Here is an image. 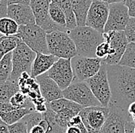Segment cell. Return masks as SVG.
Returning a JSON list of instances; mask_svg holds the SVG:
<instances>
[{
    "label": "cell",
    "mask_w": 135,
    "mask_h": 133,
    "mask_svg": "<svg viewBox=\"0 0 135 133\" xmlns=\"http://www.w3.org/2000/svg\"><path fill=\"white\" fill-rule=\"evenodd\" d=\"M1 36H2V34L0 33V37H1Z\"/></svg>",
    "instance_id": "46"
},
{
    "label": "cell",
    "mask_w": 135,
    "mask_h": 133,
    "mask_svg": "<svg viewBox=\"0 0 135 133\" xmlns=\"http://www.w3.org/2000/svg\"><path fill=\"white\" fill-rule=\"evenodd\" d=\"M131 17L124 2L109 4V14L104 27V32L124 31Z\"/></svg>",
    "instance_id": "13"
},
{
    "label": "cell",
    "mask_w": 135,
    "mask_h": 133,
    "mask_svg": "<svg viewBox=\"0 0 135 133\" xmlns=\"http://www.w3.org/2000/svg\"><path fill=\"white\" fill-rule=\"evenodd\" d=\"M132 119H134V122H135V115H134V116H132Z\"/></svg>",
    "instance_id": "43"
},
{
    "label": "cell",
    "mask_w": 135,
    "mask_h": 133,
    "mask_svg": "<svg viewBox=\"0 0 135 133\" xmlns=\"http://www.w3.org/2000/svg\"><path fill=\"white\" fill-rule=\"evenodd\" d=\"M15 36L36 53L50 54L47 44V32L36 23L19 25L18 31Z\"/></svg>",
    "instance_id": "3"
},
{
    "label": "cell",
    "mask_w": 135,
    "mask_h": 133,
    "mask_svg": "<svg viewBox=\"0 0 135 133\" xmlns=\"http://www.w3.org/2000/svg\"><path fill=\"white\" fill-rule=\"evenodd\" d=\"M49 122L43 118L38 124L34 125L28 131V133H46L49 129Z\"/></svg>",
    "instance_id": "33"
},
{
    "label": "cell",
    "mask_w": 135,
    "mask_h": 133,
    "mask_svg": "<svg viewBox=\"0 0 135 133\" xmlns=\"http://www.w3.org/2000/svg\"><path fill=\"white\" fill-rule=\"evenodd\" d=\"M119 65L126 66L135 69V43L129 42L122 58L120 59Z\"/></svg>",
    "instance_id": "27"
},
{
    "label": "cell",
    "mask_w": 135,
    "mask_h": 133,
    "mask_svg": "<svg viewBox=\"0 0 135 133\" xmlns=\"http://www.w3.org/2000/svg\"><path fill=\"white\" fill-rule=\"evenodd\" d=\"M124 32L127 36L128 42L135 43V18H131L128 24L127 25Z\"/></svg>",
    "instance_id": "31"
},
{
    "label": "cell",
    "mask_w": 135,
    "mask_h": 133,
    "mask_svg": "<svg viewBox=\"0 0 135 133\" xmlns=\"http://www.w3.org/2000/svg\"><path fill=\"white\" fill-rule=\"evenodd\" d=\"M49 53L59 58H70L78 55L75 42L66 32L54 31L47 33Z\"/></svg>",
    "instance_id": "4"
},
{
    "label": "cell",
    "mask_w": 135,
    "mask_h": 133,
    "mask_svg": "<svg viewBox=\"0 0 135 133\" xmlns=\"http://www.w3.org/2000/svg\"><path fill=\"white\" fill-rule=\"evenodd\" d=\"M124 3L128 8V13L131 18H135V0H125Z\"/></svg>",
    "instance_id": "35"
},
{
    "label": "cell",
    "mask_w": 135,
    "mask_h": 133,
    "mask_svg": "<svg viewBox=\"0 0 135 133\" xmlns=\"http://www.w3.org/2000/svg\"><path fill=\"white\" fill-rule=\"evenodd\" d=\"M48 107V106H47ZM43 118L49 122V129L46 133H65V129L59 126L55 121L56 112L48 107L47 110L42 113Z\"/></svg>",
    "instance_id": "28"
},
{
    "label": "cell",
    "mask_w": 135,
    "mask_h": 133,
    "mask_svg": "<svg viewBox=\"0 0 135 133\" xmlns=\"http://www.w3.org/2000/svg\"><path fill=\"white\" fill-rule=\"evenodd\" d=\"M109 113L99 133H125L127 122L131 119L127 110L109 103Z\"/></svg>",
    "instance_id": "9"
},
{
    "label": "cell",
    "mask_w": 135,
    "mask_h": 133,
    "mask_svg": "<svg viewBox=\"0 0 135 133\" xmlns=\"http://www.w3.org/2000/svg\"><path fill=\"white\" fill-rule=\"evenodd\" d=\"M111 100L110 103L127 110L135 102V69L119 64L108 65Z\"/></svg>",
    "instance_id": "1"
},
{
    "label": "cell",
    "mask_w": 135,
    "mask_h": 133,
    "mask_svg": "<svg viewBox=\"0 0 135 133\" xmlns=\"http://www.w3.org/2000/svg\"><path fill=\"white\" fill-rule=\"evenodd\" d=\"M36 54L24 42L22 41L18 42L17 47L12 51V71L10 78L18 80L19 76L23 72L31 74L32 63Z\"/></svg>",
    "instance_id": "5"
},
{
    "label": "cell",
    "mask_w": 135,
    "mask_h": 133,
    "mask_svg": "<svg viewBox=\"0 0 135 133\" xmlns=\"http://www.w3.org/2000/svg\"><path fill=\"white\" fill-rule=\"evenodd\" d=\"M62 93L63 97L75 102L84 108L101 106L85 81L73 80L66 89L62 90Z\"/></svg>",
    "instance_id": "7"
},
{
    "label": "cell",
    "mask_w": 135,
    "mask_h": 133,
    "mask_svg": "<svg viewBox=\"0 0 135 133\" xmlns=\"http://www.w3.org/2000/svg\"><path fill=\"white\" fill-rule=\"evenodd\" d=\"M15 109L17 108L13 106L10 102H1L0 103V114L8 112Z\"/></svg>",
    "instance_id": "34"
},
{
    "label": "cell",
    "mask_w": 135,
    "mask_h": 133,
    "mask_svg": "<svg viewBox=\"0 0 135 133\" xmlns=\"http://www.w3.org/2000/svg\"><path fill=\"white\" fill-rule=\"evenodd\" d=\"M135 122L134 119L131 118L126 123V128H125V133H134V126Z\"/></svg>",
    "instance_id": "37"
},
{
    "label": "cell",
    "mask_w": 135,
    "mask_h": 133,
    "mask_svg": "<svg viewBox=\"0 0 135 133\" xmlns=\"http://www.w3.org/2000/svg\"><path fill=\"white\" fill-rule=\"evenodd\" d=\"M7 16L16 21L18 25L35 24V18L30 6L9 4Z\"/></svg>",
    "instance_id": "17"
},
{
    "label": "cell",
    "mask_w": 135,
    "mask_h": 133,
    "mask_svg": "<svg viewBox=\"0 0 135 133\" xmlns=\"http://www.w3.org/2000/svg\"><path fill=\"white\" fill-rule=\"evenodd\" d=\"M42 119H43L42 113L37 112V111H33V112L25 115L21 120L25 122V124L27 126L28 132L34 125L38 124Z\"/></svg>",
    "instance_id": "29"
},
{
    "label": "cell",
    "mask_w": 135,
    "mask_h": 133,
    "mask_svg": "<svg viewBox=\"0 0 135 133\" xmlns=\"http://www.w3.org/2000/svg\"><path fill=\"white\" fill-rule=\"evenodd\" d=\"M78 26H85L88 10L93 0H70Z\"/></svg>",
    "instance_id": "19"
},
{
    "label": "cell",
    "mask_w": 135,
    "mask_h": 133,
    "mask_svg": "<svg viewBox=\"0 0 135 133\" xmlns=\"http://www.w3.org/2000/svg\"><path fill=\"white\" fill-rule=\"evenodd\" d=\"M61 90L66 89L74 80V73L70 58H59L47 72Z\"/></svg>",
    "instance_id": "15"
},
{
    "label": "cell",
    "mask_w": 135,
    "mask_h": 133,
    "mask_svg": "<svg viewBox=\"0 0 135 133\" xmlns=\"http://www.w3.org/2000/svg\"><path fill=\"white\" fill-rule=\"evenodd\" d=\"M68 34L75 42L78 55L95 58L97 47L104 41L103 34L89 26H77Z\"/></svg>",
    "instance_id": "2"
},
{
    "label": "cell",
    "mask_w": 135,
    "mask_h": 133,
    "mask_svg": "<svg viewBox=\"0 0 135 133\" xmlns=\"http://www.w3.org/2000/svg\"><path fill=\"white\" fill-rule=\"evenodd\" d=\"M8 6V0H0V18L7 16Z\"/></svg>",
    "instance_id": "36"
},
{
    "label": "cell",
    "mask_w": 135,
    "mask_h": 133,
    "mask_svg": "<svg viewBox=\"0 0 135 133\" xmlns=\"http://www.w3.org/2000/svg\"><path fill=\"white\" fill-rule=\"evenodd\" d=\"M8 5L9 4H22V5H26L30 6L31 0H8Z\"/></svg>",
    "instance_id": "38"
},
{
    "label": "cell",
    "mask_w": 135,
    "mask_h": 133,
    "mask_svg": "<svg viewBox=\"0 0 135 133\" xmlns=\"http://www.w3.org/2000/svg\"><path fill=\"white\" fill-rule=\"evenodd\" d=\"M65 133H81V132L78 127L71 125V126H68L66 129Z\"/></svg>",
    "instance_id": "39"
},
{
    "label": "cell",
    "mask_w": 135,
    "mask_h": 133,
    "mask_svg": "<svg viewBox=\"0 0 135 133\" xmlns=\"http://www.w3.org/2000/svg\"><path fill=\"white\" fill-rule=\"evenodd\" d=\"M103 2H105L108 4H111V3H117V2H123L125 0H101Z\"/></svg>",
    "instance_id": "42"
},
{
    "label": "cell",
    "mask_w": 135,
    "mask_h": 133,
    "mask_svg": "<svg viewBox=\"0 0 135 133\" xmlns=\"http://www.w3.org/2000/svg\"><path fill=\"white\" fill-rule=\"evenodd\" d=\"M49 16H50L51 19L59 26H61V28L66 29L68 32L67 28V21H66V17L64 13V12L62 11V9L59 7V6L51 2L49 6Z\"/></svg>",
    "instance_id": "24"
},
{
    "label": "cell",
    "mask_w": 135,
    "mask_h": 133,
    "mask_svg": "<svg viewBox=\"0 0 135 133\" xmlns=\"http://www.w3.org/2000/svg\"><path fill=\"white\" fill-rule=\"evenodd\" d=\"M12 71V51L6 54L0 60V82L10 78Z\"/></svg>",
    "instance_id": "25"
},
{
    "label": "cell",
    "mask_w": 135,
    "mask_h": 133,
    "mask_svg": "<svg viewBox=\"0 0 135 133\" xmlns=\"http://www.w3.org/2000/svg\"><path fill=\"white\" fill-rule=\"evenodd\" d=\"M33 111L27 108H17L6 113H1L0 118L7 125H12L15 122L20 121L25 115Z\"/></svg>",
    "instance_id": "22"
},
{
    "label": "cell",
    "mask_w": 135,
    "mask_h": 133,
    "mask_svg": "<svg viewBox=\"0 0 135 133\" xmlns=\"http://www.w3.org/2000/svg\"><path fill=\"white\" fill-rule=\"evenodd\" d=\"M19 28L16 21L8 16L0 18V33L2 35L12 36L16 34Z\"/></svg>",
    "instance_id": "26"
},
{
    "label": "cell",
    "mask_w": 135,
    "mask_h": 133,
    "mask_svg": "<svg viewBox=\"0 0 135 133\" xmlns=\"http://www.w3.org/2000/svg\"><path fill=\"white\" fill-rule=\"evenodd\" d=\"M134 133H135V124H134Z\"/></svg>",
    "instance_id": "44"
},
{
    "label": "cell",
    "mask_w": 135,
    "mask_h": 133,
    "mask_svg": "<svg viewBox=\"0 0 135 133\" xmlns=\"http://www.w3.org/2000/svg\"><path fill=\"white\" fill-rule=\"evenodd\" d=\"M91 90L94 96L101 103V106H108L111 100V90L110 86L108 75V64L102 61L99 71L85 80Z\"/></svg>",
    "instance_id": "6"
},
{
    "label": "cell",
    "mask_w": 135,
    "mask_h": 133,
    "mask_svg": "<svg viewBox=\"0 0 135 133\" xmlns=\"http://www.w3.org/2000/svg\"><path fill=\"white\" fill-rule=\"evenodd\" d=\"M0 133H10L8 125L3 121L0 122Z\"/></svg>",
    "instance_id": "40"
},
{
    "label": "cell",
    "mask_w": 135,
    "mask_h": 133,
    "mask_svg": "<svg viewBox=\"0 0 135 133\" xmlns=\"http://www.w3.org/2000/svg\"><path fill=\"white\" fill-rule=\"evenodd\" d=\"M35 80L38 83L41 94L46 102H51L63 97L62 90L57 83L48 75L47 72L38 76Z\"/></svg>",
    "instance_id": "16"
},
{
    "label": "cell",
    "mask_w": 135,
    "mask_h": 133,
    "mask_svg": "<svg viewBox=\"0 0 135 133\" xmlns=\"http://www.w3.org/2000/svg\"><path fill=\"white\" fill-rule=\"evenodd\" d=\"M113 54L112 48H111L109 43L106 41L101 42V44L97 47L96 52H95L96 57L98 58L102 59V60L107 58L108 56H109L110 54Z\"/></svg>",
    "instance_id": "30"
},
{
    "label": "cell",
    "mask_w": 135,
    "mask_h": 133,
    "mask_svg": "<svg viewBox=\"0 0 135 133\" xmlns=\"http://www.w3.org/2000/svg\"><path fill=\"white\" fill-rule=\"evenodd\" d=\"M18 91V80L8 78L4 82H0V103L9 102L11 98Z\"/></svg>",
    "instance_id": "20"
},
{
    "label": "cell",
    "mask_w": 135,
    "mask_h": 133,
    "mask_svg": "<svg viewBox=\"0 0 135 133\" xmlns=\"http://www.w3.org/2000/svg\"><path fill=\"white\" fill-rule=\"evenodd\" d=\"M58 60V57L51 54L37 53L36 57L32 63L31 76L35 79L38 76L48 72Z\"/></svg>",
    "instance_id": "18"
},
{
    "label": "cell",
    "mask_w": 135,
    "mask_h": 133,
    "mask_svg": "<svg viewBox=\"0 0 135 133\" xmlns=\"http://www.w3.org/2000/svg\"><path fill=\"white\" fill-rule=\"evenodd\" d=\"M51 0H31L30 6L32 9L35 18V23L47 32L49 33L54 31L66 32V29L55 24L49 16V6Z\"/></svg>",
    "instance_id": "12"
},
{
    "label": "cell",
    "mask_w": 135,
    "mask_h": 133,
    "mask_svg": "<svg viewBox=\"0 0 135 133\" xmlns=\"http://www.w3.org/2000/svg\"><path fill=\"white\" fill-rule=\"evenodd\" d=\"M51 2L56 3L64 12L66 17L68 30L69 31L76 28L78 25H77L76 18L73 8H72L71 1L70 0H51Z\"/></svg>",
    "instance_id": "21"
},
{
    "label": "cell",
    "mask_w": 135,
    "mask_h": 133,
    "mask_svg": "<svg viewBox=\"0 0 135 133\" xmlns=\"http://www.w3.org/2000/svg\"><path fill=\"white\" fill-rule=\"evenodd\" d=\"M103 37L104 41L110 44L113 54L103 59L102 61L108 65L118 64L129 43L124 31H111L104 32Z\"/></svg>",
    "instance_id": "10"
},
{
    "label": "cell",
    "mask_w": 135,
    "mask_h": 133,
    "mask_svg": "<svg viewBox=\"0 0 135 133\" xmlns=\"http://www.w3.org/2000/svg\"><path fill=\"white\" fill-rule=\"evenodd\" d=\"M109 14V4L101 0H93L88 10L86 18V25L98 31L104 32Z\"/></svg>",
    "instance_id": "14"
},
{
    "label": "cell",
    "mask_w": 135,
    "mask_h": 133,
    "mask_svg": "<svg viewBox=\"0 0 135 133\" xmlns=\"http://www.w3.org/2000/svg\"><path fill=\"white\" fill-rule=\"evenodd\" d=\"M2 122V119L0 118V122Z\"/></svg>",
    "instance_id": "45"
},
{
    "label": "cell",
    "mask_w": 135,
    "mask_h": 133,
    "mask_svg": "<svg viewBox=\"0 0 135 133\" xmlns=\"http://www.w3.org/2000/svg\"><path fill=\"white\" fill-rule=\"evenodd\" d=\"M127 112H128V113L131 116V117L133 116L134 115H135V102L131 103L129 105V106H128V108H127Z\"/></svg>",
    "instance_id": "41"
},
{
    "label": "cell",
    "mask_w": 135,
    "mask_h": 133,
    "mask_svg": "<svg viewBox=\"0 0 135 133\" xmlns=\"http://www.w3.org/2000/svg\"><path fill=\"white\" fill-rule=\"evenodd\" d=\"M74 73V80L85 81L95 75L100 70L102 59L76 55L71 59Z\"/></svg>",
    "instance_id": "8"
},
{
    "label": "cell",
    "mask_w": 135,
    "mask_h": 133,
    "mask_svg": "<svg viewBox=\"0 0 135 133\" xmlns=\"http://www.w3.org/2000/svg\"><path fill=\"white\" fill-rule=\"evenodd\" d=\"M109 113V107L102 106L85 107L80 112L84 126L89 133H99Z\"/></svg>",
    "instance_id": "11"
},
{
    "label": "cell",
    "mask_w": 135,
    "mask_h": 133,
    "mask_svg": "<svg viewBox=\"0 0 135 133\" xmlns=\"http://www.w3.org/2000/svg\"><path fill=\"white\" fill-rule=\"evenodd\" d=\"M10 133H28L27 126L22 120L12 125H8Z\"/></svg>",
    "instance_id": "32"
},
{
    "label": "cell",
    "mask_w": 135,
    "mask_h": 133,
    "mask_svg": "<svg viewBox=\"0 0 135 133\" xmlns=\"http://www.w3.org/2000/svg\"><path fill=\"white\" fill-rule=\"evenodd\" d=\"M21 40L15 35L0 37V60L9 52L13 51Z\"/></svg>",
    "instance_id": "23"
}]
</instances>
